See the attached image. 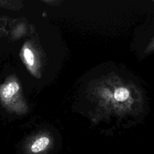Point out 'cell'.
I'll list each match as a JSON object with an SVG mask.
<instances>
[{
    "mask_svg": "<svg viewBox=\"0 0 154 154\" xmlns=\"http://www.w3.org/2000/svg\"><path fill=\"white\" fill-rule=\"evenodd\" d=\"M0 104L9 112H19L22 110L20 85L14 76H7L0 84Z\"/></svg>",
    "mask_w": 154,
    "mask_h": 154,
    "instance_id": "1",
    "label": "cell"
},
{
    "mask_svg": "<svg viewBox=\"0 0 154 154\" xmlns=\"http://www.w3.org/2000/svg\"><path fill=\"white\" fill-rule=\"evenodd\" d=\"M49 144V139L46 137H40L35 140L30 146V151L37 153L44 150Z\"/></svg>",
    "mask_w": 154,
    "mask_h": 154,
    "instance_id": "2",
    "label": "cell"
},
{
    "mask_svg": "<svg viewBox=\"0 0 154 154\" xmlns=\"http://www.w3.org/2000/svg\"><path fill=\"white\" fill-rule=\"evenodd\" d=\"M22 56L24 62L29 67H32L34 63V56L32 51L31 49L25 46L23 47L22 50Z\"/></svg>",
    "mask_w": 154,
    "mask_h": 154,
    "instance_id": "3",
    "label": "cell"
},
{
    "mask_svg": "<svg viewBox=\"0 0 154 154\" xmlns=\"http://www.w3.org/2000/svg\"><path fill=\"white\" fill-rule=\"evenodd\" d=\"M10 18L6 16L0 17V39L8 34V26Z\"/></svg>",
    "mask_w": 154,
    "mask_h": 154,
    "instance_id": "4",
    "label": "cell"
},
{
    "mask_svg": "<svg viewBox=\"0 0 154 154\" xmlns=\"http://www.w3.org/2000/svg\"><path fill=\"white\" fill-rule=\"evenodd\" d=\"M129 93L128 90L125 88H118L114 93V98L119 101H123L128 98Z\"/></svg>",
    "mask_w": 154,
    "mask_h": 154,
    "instance_id": "5",
    "label": "cell"
},
{
    "mask_svg": "<svg viewBox=\"0 0 154 154\" xmlns=\"http://www.w3.org/2000/svg\"><path fill=\"white\" fill-rule=\"evenodd\" d=\"M14 1L10 0H0V8L13 10L15 8Z\"/></svg>",
    "mask_w": 154,
    "mask_h": 154,
    "instance_id": "6",
    "label": "cell"
}]
</instances>
